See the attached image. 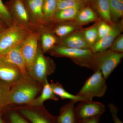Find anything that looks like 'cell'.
I'll return each instance as SVG.
<instances>
[{"instance_id":"1","label":"cell","mask_w":123,"mask_h":123,"mask_svg":"<svg viewBox=\"0 0 123 123\" xmlns=\"http://www.w3.org/2000/svg\"><path fill=\"white\" fill-rule=\"evenodd\" d=\"M49 52L52 55L68 57L80 66L93 70L94 53L90 49H79L59 45L55 46Z\"/></svg>"},{"instance_id":"2","label":"cell","mask_w":123,"mask_h":123,"mask_svg":"<svg viewBox=\"0 0 123 123\" xmlns=\"http://www.w3.org/2000/svg\"><path fill=\"white\" fill-rule=\"evenodd\" d=\"M30 31L14 24L2 31L0 35V54L20 47Z\"/></svg>"},{"instance_id":"3","label":"cell","mask_w":123,"mask_h":123,"mask_svg":"<svg viewBox=\"0 0 123 123\" xmlns=\"http://www.w3.org/2000/svg\"><path fill=\"white\" fill-rule=\"evenodd\" d=\"M123 57V53L115 52L110 49L94 53L93 70H100L104 78L107 79L120 63Z\"/></svg>"},{"instance_id":"4","label":"cell","mask_w":123,"mask_h":123,"mask_svg":"<svg viewBox=\"0 0 123 123\" xmlns=\"http://www.w3.org/2000/svg\"><path fill=\"white\" fill-rule=\"evenodd\" d=\"M106 79L101 71L97 70L86 80L77 95L84 97L88 101H92L94 97H103L107 90Z\"/></svg>"},{"instance_id":"5","label":"cell","mask_w":123,"mask_h":123,"mask_svg":"<svg viewBox=\"0 0 123 123\" xmlns=\"http://www.w3.org/2000/svg\"><path fill=\"white\" fill-rule=\"evenodd\" d=\"M28 80L20 81L10 90L9 104L30 103L35 99L39 89Z\"/></svg>"},{"instance_id":"6","label":"cell","mask_w":123,"mask_h":123,"mask_svg":"<svg viewBox=\"0 0 123 123\" xmlns=\"http://www.w3.org/2000/svg\"><path fill=\"white\" fill-rule=\"evenodd\" d=\"M40 33L38 31L29 32L20 47L21 52L24 59L29 76L39 49Z\"/></svg>"},{"instance_id":"7","label":"cell","mask_w":123,"mask_h":123,"mask_svg":"<svg viewBox=\"0 0 123 123\" xmlns=\"http://www.w3.org/2000/svg\"><path fill=\"white\" fill-rule=\"evenodd\" d=\"M43 53L40 46L30 76L44 84L47 80L48 76L55 71V65L53 61L45 56Z\"/></svg>"},{"instance_id":"8","label":"cell","mask_w":123,"mask_h":123,"mask_svg":"<svg viewBox=\"0 0 123 123\" xmlns=\"http://www.w3.org/2000/svg\"><path fill=\"white\" fill-rule=\"evenodd\" d=\"M12 11H10L13 24L17 25L30 31H37L34 26L25 4L22 0H14Z\"/></svg>"},{"instance_id":"9","label":"cell","mask_w":123,"mask_h":123,"mask_svg":"<svg viewBox=\"0 0 123 123\" xmlns=\"http://www.w3.org/2000/svg\"><path fill=\"white\" fill-rule=\"evenodd\" d=\"M75 111L80 121L95 117L101 116L105 111L103 104L98 102L82 101L75 107Z\"/></svg>"},{"instance_id":"10","label":"cell","mask_w":123,"mask_h":123,"mask_svg":"<svg viewBox=\"0 0 123 123\" xmlns=\"http://www.w3.org/2000/svg\"><path fill=\"white\" fill-rule=\"evenodd\" d=\"M20 47L1 53L0 60L16 66L20 70L23 78L29 79V73L21 52Z\"/></svg>"},{"instance_id":"11","label":"cell","mask_w":123,"mask_h":123,"mask_svg":"<svg viewBox=\"0 0 123 123\" xmlns=\"http://www.w3.org/2000/svg\"><path fill=\"white\" fill-rule=\"evenodd\" d=\"M123 30V24H113L111 31L107 34L101 38L94 44L90 49L93 53L105 51L110 48L112 43L120 35Z\"/></svg>"},{"instance_id":"12","label":"cell","mask_w":123,"mask_h":123,"mask_svg":"<svg viewBox=\"0 0 123 123\" xmlns=\"http://www.w3.org/2000/svg\"><path fill=\"white\" fill-rule=\"evenodd\" d=\"M44 1V0L26 1V6L25 7L31 23L37 31L45 26L43 13Z\"/></svg>"},{"instance_id":"13","label":"cell","mask_w":123,"mask_h":123,"mask_svg":"<svg viewBox=\"0 0 123 123\" xmlns=\"http://www.w3.org/2000/svg\"><path fill=\"white\" fill-rule=\"evenodd\" d=\"M19 113L30 123H58L54 117L44 110L39 111L29 108H21Z\"/></svg>"},{"instance_id":"14","label":"cell","mask_w":123,"mask_h":123,"mask_svg":"<svg viewBox=\"0 0 123 123\" xmlns=\"http://www.w3.org/2000/svg\"><path fill=\"white\" fill-rule=\"evenodd\" d=\"M21 77L22 75L17 67L0 60V79L2 81L13 84L20 81Z\"/></svg>"},{"instance_id":"15","label":"cell","mask_w":123,"mask_h":123,"mask_svg":"<svg viewBox=\"0 0 123 123\" xmlns=\"http://www.w3.org/2000/svg\"><path fill=\"white\" fill-rule=\"evenodd\" d=\"M60 45L79 49H90L82 32L79 31H74L66 37L60 38Z\"/></svg>"},{"instance_id":"16","label":"cell","mask_w":123,"mask_h":123,"mask_svg":"<svg viewBox=\"0 0 123 123\" xmlns=\"http://www.w3.org/2000/svg\"><path fill=\"white\" fill-rule=\"evenodd\" d=\"M76 103L70 101L61 108L59 114L56 117L58 123H80L75 111Z\"/></svg>"},{"instance_id":"17","label":"cell","mask_w":123,"mask_h":123,"mask_svg":"<svg viewBox=\"0 0 123 123\" xmlns=\"http://www.w3.org/2000/svg\"><path fill=\"white\" fill-rule=\"evenodd\" d=\"M40 33V46L43 53L50 51L59 42L57 37L52 31L44 26L38 31Z\"/></svg>"},{"instance_id":"18","label":"cell","mask_w":123,"mask_h":123,"mask_svg":"<svg viewBox=\"0 0 123 123\" xmlns=\"http://www.w3.org/2000/svg\"><path fill=\"white\" fill-rule=\"evenodd\" d=\"M43 85L41 94L36 99H34L31 102V106L36 107L41 106L43 103L47 100H59V98L54 93L51 84L49 83L47 80L45 82Z\"/></svg>"},{"instance_id":"19","label":"cell","mask_w":123,"mask_h":123,"mask_svg":"<svg viewBox=\"0 0 123 123\" xmlns=\"http://www.w3.org/2000/svg\"><path fill=\"white\" fill-rule=\"evenodd\" d=\"M52 90L54 93L57 97L62 99H69L75 102L82 101H89L84 97L79 95H74L66 91L63 86L58 82L52 83L51 84Z\"/></svg>"},{"instance_id":"20","label":"cell","mask_w":123,"mask_h":123,"mask_svg":"<svg viewBox=\"0 0 123 123\" xmlns=\"http://www.w3.org/2000/svg\"><path fill=\"white\" fill-rule=\"evenodd\" d=\"M80 10L78 8H74L57 11L50 22H61L75 20Z\"/></svg>"},{"instance_id":"21","label":"cell","mask_w":123,"mask_h":123,"mask_svg":"<svg viewBox=\"0 0 123 123\" xmlns=\"http://www.w3.org/2000/svg\"><path fill=\"white\" fill-rule=\"evenodd\" d=\"M58 1L59 0H44L43 13L45 26L51 22L57 12Z\"/></svg>"},{"instance_id":"22","label":"cell","mask_w":123,"mask_h":123,"mask_svg":"<svg viewBox=\"0 0 123 123\" xmlns=\"http://www.w3.org/2000/svg\"><path fill=\"white\" fill-rule=\"evenodd\" d=\"M95 6L98 14L103 20L111 25H112L109 0H96Z\"/></svg>"},{"instance_id":"23","label":"cell","mask_w":123,"mask_h":123,"mask_svg":"<svg viewBox=\"0 0 123 123\" xmlns=\"http://www.w3.org/2000/svg\"><path fill=\"white\" fill-rule=\"evenodd\" d=\"M98 19L96 14L90 8L86 7L79 11L76 19L80 25H84L96 21Z\"/></svg>"},{"instance_id":"24","label":"cell","mask_w":123,"mask_h":123,"mask_svg":"<svg viewBox=\"0 0 123 123\" xmlns=\"http://www.w3.org/2000/svg\"><path fill=\"white\" fill-rule=\"evenodd\" d=\"M111 22L116 21L123 14V2L120 0H109Z\"/></svg>"},{"instance_id":"25","label":"cell","mask_w":123,"mask_h":123,"mask_svg":"<svg viewBox=\"0 0 123 123\" xmlns=\"http://www.w3.org/2000/svg\"><path fill=\"white\" fill-rule=\"evenodd\" d=\"M77 27L72 24H61L57 25L52 31L57 37L61 38L76 31Z\"/></svg>"},{"instance_id":"26","label":"cell","mask_w":123,"mask_h":123,"mask_svg":"<svg viewBox=\"0 0 123 123\" xmlns=\"http://www.w3.org/2000/svg\"><path fill=\"white\" fill-rule=\"evenodd\" d=\"M82 33L91 48L98 39L97 24H95L85 29L82 31Z\"/></svg>"},{"instance_id":"27","label":"cell","mask_w":123,"mask_h":123,"mask_svg":"<svg viewBox=\"0 0 123 123\" xmlns=\"http://www.w3.org/2000/svg\"><path fill=\"white\" fill-rule=\"evenodd\" d=\"M10 91L8 84L0 81V111L9 105Z\"/></svg>"},{"instance_id":"28","label":"cell","mask_w":123,"mask_h":123,"mask_svg":"<svg viewBox=\"0 0 123 123\" xmlns=\"http://www.w3.org/2000/svg\"><path fill=\"white\" fill-rule=\"evenodd\" d=\"M0 18L8 26L13 24L12 17L8 8L0 0Z\"/></svg>"},{"instance_id":"29","label":"cell","mask_w":123,"mask_h":123,"mask_svg":"<svg viewBox=\"0 0 123 123\" xmlns=\"http://www.w3.org/2000/svg\"><path fill=\"white\" fill-rule=\"evenodd\" d=\"M82 6L81 2L79 0L67 1L59 0L57 5V11L72 8H76L80 9Z\"/></svg>"},{"instance_id":"30","label":"cell","mask_w":123,"mask_h":123,"mask_svg":"<svg viewBox=\"0 0 123 123\" xmlns=\"http://www.w3.org/2000/svg\"><path fill=\"white\" fill-rule=\"evenodd\" d=\"M112 25H111L103 20L100 21L97 24L98 27V40L103 37L111 31L112 29Z\"/></svg>"},{"instance_id":"31","label":"cell","mask_w":123,"mask_h":123,"mask_svg":"<svg viewBox=\"0 0 123 123\" xmlns=\"http://www.w3.org/2000/svg\"><path fill=\"white\" fill-rule=\"evenodd\" d=\"M8 119L9 123H30L20 113L15 111L10 112Z\"/></svg>"},{"instance_id":"32","label":"cell","mask_w":123,"mask_h":123,"mask_svg":"<svg viewBox=\"0 0 123 123\" xmlns=\"http://www.w3.org/2000/svg\"><path fill=\"white\" fill-rule=\"evenodd\" d=\"M110 49L113 51L119 53L123 52V35H120L112 43Z\"/></svg>"},{"instance_id":"33","label":"cell","mask_w":123,"mask_h":123,"mask_svg":"<svg viewBox=\"0 0 123 123\" xmlns=\"http://www.w3.org/2000/svg\"><path fill=\"white\" fill-rule=\"evenodd\" d=\"M108 107L112 116L114 123H123L118 117V113L119 110L118 107L112 103L109 104H108Z\"/></svg>"},{"instance_id":"34","label":"cell","mask_w":123,"mask_h":123,"mask_svg":"<svg viewBox=\"0 0 123 123\" xmlns=\"http://www.w3.org/2000/svg\"><path fill=\"white\" fill-rule=\"evenodd\" d=\"M101 116L95 117L80 121V123H99Z\"/></svg>"},{"instance_id":"35","label":"cell","mask_w":123,"mask_h":123,"mask_svg":"<svg viewBox=\"0 0 123 123\" xmlns=\"http://www.w3.org/2000/svg\"><path fill=\"white\" fill-rule=\"evenodd\" d=\"M8 27L7 25L0 18V31H2Z\"/></svg>"},{"instance_id":"36","label":"cell","mask_w":123,"mask_h":123,"mask_svg":"<svg viewBox=\"0 0 123 123\" xmlns=\"http://www.w3.org/2000/svg\"><path fill=\"white\" fill-rule=\"evenodd\" d=\"M0 123H6L2 119V115L0 113Z\"/></svg>"},{"instance_id":"37","label":"cell","mask_w":123,"mask_h":123,"mask_svg":"<svg viewBox=\"0 0 123 123\" xmlns=\"http://www.w3.org/2000/svg\"><path fill=\"white\" fill-rule=\"evenodd\" d=\"M62 0L67 1V0Z\"/></svg>"},{"instance_id":"38","label":"cell","mask_w":123,"mask_h":123,"mask_svg":"<svg viewBox=\"0 0 123 123\" xmlns=\"http://www.w3.org/2000/svg\"><path fill=\"white\" fill-rule=\"evenodd\" d=\"M120 0L121 1H122V2H123V0Z\"/></svg>"},{"instance_id":"39","label":"cell","mask_w":123,"mask_h":123,"mask_svg":"<svg viewBox=\"0 0 123 123\" xmlns=\"http://www.w3.org/2000/svg\"><path fill=\"white\" fill-rule=\"evenodd\" d=\"M1 31H0V33H1Z\"/></svg>"}]
</instances>
